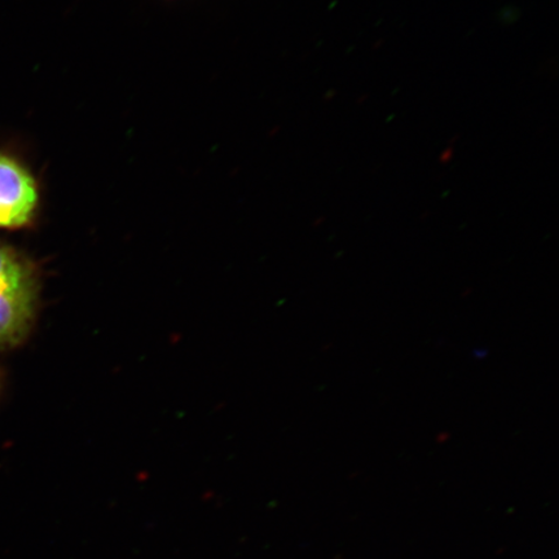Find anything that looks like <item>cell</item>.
I'll return each mask as SVG.
<instances>
[{"instance_id":"cell-2","label":"cell","mask_w":559,"mask_h":559,"mask_svg":"<svg viewBox=\"0 0 559 559\" xmlns=\"http://www.w3.org/2000/svg\"><path fill=\"white\" fill-rule=\"evenodd\" d=\"M37 181L20 160L0 152V228L29 225L38 207Z\"/></svg>"},{"instance_id":"cell-1","label":"cell","mask_w":559,"mask_h":559,"mask_svg":"<svg viewBox=\"0 0 559 559\" xmlns=\"http://www.w3.org/2000/svg\"><path fill=\"white\" fill-rule=\"evenodd\" d=\"M37 292L31 263L0 242V347L16 346L29 333Z\"/></svg>"}]
</instances>
